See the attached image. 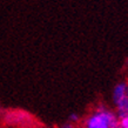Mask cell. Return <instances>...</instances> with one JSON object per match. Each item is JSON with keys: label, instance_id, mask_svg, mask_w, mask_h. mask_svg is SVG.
Instances as JSON below:
<instances>
[{"label": "cell", "instance_id": "3957f363", "mask_svg": "<svg viewBox=\"0 0 128 128\" xmlns=\"http://www.w3.org/2000/svg\"><path fill=\"white\" fill-rule=\"evenodd\" d=\"M119 128H128V115L119 119Z\"/></svg>", "mask_w": 128, "mask_h": 128}, {"label": "cell", "instance_id": "277c9868", "mask_svg": "<svg viewBox=\"0 0 128 128\" xmlns=\"http://www.w3.org/2000/svg\"><path fill=\"white\" fill-rule=\"evenodd\" d=\"M70 122H76V121H79V115L78 114H70Z\"/></svg>", "mask_w": 128, "mask_h": 128}, {"label": "cell", "instance_id": "7a4b0ae2", "mask_svg": "<svg viewBox=\"0 0 128 128\" xmlns=\"http://www.w3.org/2000/svg\"><path fill=\"white\" fill-rule=\"evenodd\" d=\"M126 95H128V85L126 82H120L115 86V88L113 90V101L114 104L119 101L120 99L124 98Z\"/></svg>", "mask_w": 128, "mask_h": 128}, {"label": "cell", "instance_id": "5b68a950", "mask_svg": "<svg viewBox=\"0 0 128 128\" xmlns=\"http://www.w3.org/2000/svg\"><path fill=\"white\" fill-rule=\"evenodd\" d=\"M61 128H74L73 124H62Z\"/></svg>", "mask_w": 128, "mask_h": 128}, {"label": "cell", "instance_id": "8992f818", "mask_svg": "<svg viewBox=\"0 0 128 128\" xmlns=\"http://www.w3.org/2000/svg\"><path fill=\"white\" fill-rule=\"evenodd\" d=\"M127 65H128V59H127Z\"/></svg>", "mask_w": 128, "mask_h": 128}, {"label": "cell", "instance_id": "6da1fadb", "mask_svg": "<svg viewBox=\"0 0 128 128\" xmlns=\"http://www.w3.org/2000/svg\"><path fill=\"white\" fill-rule=\"evenodd\" d=\"M85 128H119V118L105 106H99L86 119Z\"/></svg>", "mask_w": 128, "mask_h": 128}]
</instances>
